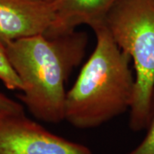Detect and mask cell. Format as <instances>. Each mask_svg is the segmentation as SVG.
I'll return each mask as SVG.
<instances>
[{
    "label": "cell",
    "mask_w": 154,
    "mask_h": 154,
    "mask_svg": "<svg viewBox=\"0 0 154 154\" xmlns=\"http://www.w3.org/2000/svg\"><path fill=\"white\" fill-rule=\"evenodd\" d=\"M88 44L85 32L47 36L38 34L5 44L22 80L19 99L38 120L58 123L65 119V83L82 61Z\"/></svg>",
    "instance_id": "6da1fadb"
},
{
    "label": "cell",
    "mask_w": 154,
    "mask_h": 154,
    "mask_svg": "<svg viewBox=\"0 0 154 154\" xmlns=\"http://www.w3.org/2000/svg\"><path fill=\"white\" fill-rule=\"evenodd\" d=\"M94 31V51L65 100L64 120L82 129L101 126L130 110L134 97L131 57L119 48L105 25Z\"/></svg>",
    "instance_id": "7a4b0ae2"
},
{
    "label": "cell",
    "mask_w": 154,
    "mask_h": 154,
    "mask_svg": "<svg viewBox=\"0 0 154 154\" xmlns=\"http://www.w3.org/2000/svg\"><path fill=\"white\" fill-rule=\"evenodd\" d=\"M103 25L133 62L135 86L129 128L140 132L148 125L154 91V0H116Z\"/></svg>",
    "instance_id": "3957f363"
},
{
    "label": "cell",
    "mask_w": 154,
    "mask_h": 154,
    "mask_svg": "<svg viewBox=\"0 0 154 154\" xmlns=\"http://www.w3.org/2000/svg\"><path fill=\"white\" fill-rule=\"evenodd\" d=\"M0 154H93L88 146L56 135L24 110L0 116Z\"/></svg>",
    "instance_id": "277c9868"
},
{
    "label": "cell",
    "mask_w": 154,
    "mask_h": 154,
    "mask_svg": "<svg viewBox=\"0 0 154 154\" xmlns=\"http://www.w3.org/2000/svg\"><path fill=\"white\" fill-rule=\"evenodd\" d=\"M55 22L49 0H0V41H11L46 34Z\"/></svg>",
    "instance_id": "5b68a950"
},
{
    "label": "cell",
    "mask_w": 154,
    "mask_h": 154,
    "mask_svg": "<svg viewBox=\"0 0 154 154\" xmlns=\"http://www.w3.org/2000/svg\"><path fill=\"white\" fill-rule=\"evenodd\" d=\"M116 0H52L55 22L47 36L70 33L82 25L94 30L104 24L105 16Z\"/></svg>",
    "instance_id": "8992f818"
},
{
    "label": "cell",
    "mask_w": 154,
    "mask_h": 154,
    "mask_svg": "<svg viewBox=\"0 0 154 154\" xmlns=\"http://www.w3.org/2000/svg\"><path fill=\"white\" fill-rule=\"evenodd\" d=\"M0 81L9 90L23 89L22 80L13 67L6 51L5 45L0 41Z\"/></svg>",
    "instance_id": "52a82bcc"
},
{
    "label": "cell",
    "mask_w": 154,
    "mask_h": 154,
    "mask_svg": "<svg viewBox=\"0 0 154 154\" xmlns=\"http://www.w3.org/2000/svg\"><path fill=\"white\" fill-rule=\"evenodd\" d=\"M146 129L147 130L146 134L142 141L127 154H154V91L151 102L149 122Z\"/></svg>",
    "instance_id": "ba28073f"
},
{
    "label": "cell",
    "mask_w": 154,
    "mask_h": 154,
    "mask_svg": "<svg viewBox=\"0 0 154 154\" xmlns=\"http://www.w3.org/2000/svg\"><path fill=\"white\" fill-rule=\"evenodd\" d=\"M24 110L23 105L0 92V116L5 113Z\"/></svg>",
    "instance_id": "9c48e42d"
},
{
    "label": "cell",
    "mask_w": 154,
    "mask_h": 154,
    "mask_svg": "<svg viewBox=\"0 0 154 154\" xmlns=\"http://www.w3.org/2000/svg\"><path fill=\"white\" fill-rule=\"evenodd\" d=\"M49 1H52V0H49Z\"/></svg>",
    "instance_id": "30bf717a"
}]
</instances>
